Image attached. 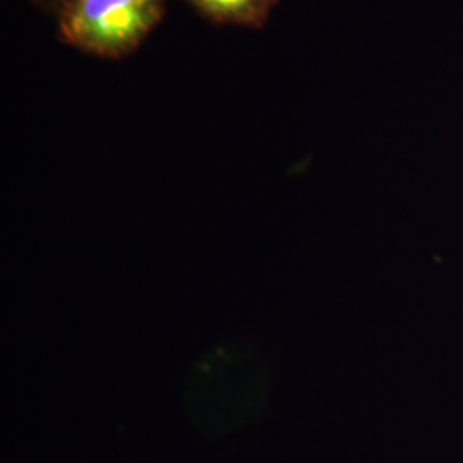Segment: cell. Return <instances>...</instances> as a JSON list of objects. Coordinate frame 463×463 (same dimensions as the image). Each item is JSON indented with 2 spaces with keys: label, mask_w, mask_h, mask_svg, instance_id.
Listing matches in <instances>:
<instances>
[{
  "label": "cell",
  "mask_w": 463,
  "mask_h": 463,
  "mask_svg": "<svg viewBox=\"0 0 463 463\" xmlns=\"http://www.w3.org/2000/svg\"><path fill=\"white\" fill-rule=\"evenodd\" d=\"M50 4H55L59 9H62V7H66L67 4H71L72 0H49Z\"/></svg>",
  "instance_id": "3"
},
{
  "label": "cell",
  "mask_w": 463,
  "mask_h": 463,
  "mask_svg": "<svg viewBox=\"0 0 463 463\" xmlns=\"http://www.w3.org/2000/svg\"><path fill=\"white\" fill-rule=\"evenodd\" d=\"M203 16L216 23L260 28L279 0H189Z\"/></svg>",
  "instance_id": "2"
},
{
  "label": "cell",
  "mask_w": 463,
  "mask_h": 463,
  "mask_svg": "<svg viewBox=\"0 0 463 463\" xmlns=\"http://www.w3.org/2000/svg\"><path fill=\"white\" fill-rule=\"evenodd\" d=\"M166 0H72L59 30L69 45L99 57H122L160 23Z\"/></svg>",
  "instance_id": "1"
}]
</instances>
